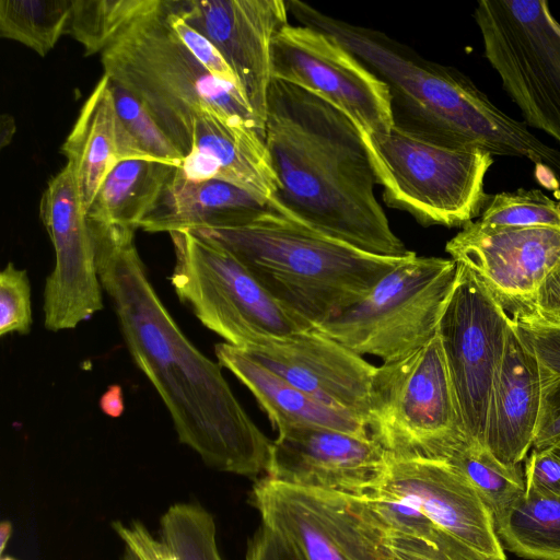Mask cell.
I'll use <instances>...</instances> for the list:
<instances>
[{
  "label": "cell",
  "instance_id": "1",
  "mask_svg": "<svg viewBox=\"0 0 560 560\" xmlns=\"http://www.w3.org/2000/svg\"><path fill=\"white\" fill-rule=\"evenodd\" d=\"M89 224L98 278L126 348L168 410L179 442L219 470L266 472L271 441L232 392L220 363L187 338L160 299L136 247L135 229Z\"/></svg>",
  "mask_w": 560,
  "mask_h": 560
},
{
  "label": "cell",
  "instance_id": "2",
  "mask_svg": "<svg viewBox=\"0 0 560 560\" xmlns=\"http://www.w3.org/2000/svg\"><path fill=\"white\" fill-rule=\"evenodd\" d=\"M265 143L279 190L271 207L363 252L406 257L375 196V175L357 127L337 108L272 79Z\"/></svg>",
  "mask_w": 560,
  "mask_h": 560
},
{
  "label": "cell",
  "instance_id": "3",
  "mask_svg": "<svg viewBox=\"0 0 560 560\" xmlns=\"http://www.w3.org/2000/svg\"><path fill=\"white\" fill-rule=\"evenodd\" d=\"M301 25L330 34L389 88L395 124L435 141L528 160L560 182V150L497 107L458 70L421 58L385 34L288 0Z\"/></svg>",
  "mask_w": 560,
  "mask_h": 560
},
{
  "label": "cell",
  "instance_id": "4",
  "mask_svg": "<svg viewBox=\"0 0 560 560\" xmlns=\"http://www.w3.org/2000/svg\"><path fill=\"white\" fill-rule=\"evenodd\" d=\"M192 233L230 250L306 329L364 298L406 257L377 256L269 210L235 228Z\"/></svg>",
  "mask_w": 560,
  "mask_h": 560
},
{
  "label": "cell",
  "instance_id": "5",
  "mask_svg": "<svg viewBox=\"0 0 560 560\" xmlns=\"http://www.w3.org/2000/svg\"><path fill=\"white\" fill-rule=\"evenodd\" d=\"M101 61L104 74L143 104L185 156L196 120L206 112L253 127L265 139L237 86L214 79L173 32L165 0L120 32Z\"/></svg>",
  "mask_w": 560,
  "mask_h": 560
},
{
  "label": "cell",
  "instance_id": "6",
  "mask_svg": "<svg viewBox=\"0 0 560 560\" xmlns=\"http://www.w3.org/2000/svg\"><path fill=\"white\" fill-rule=\"evenodd\" d=\"M360 135L387 206L423 225L463 228L481 215L490 196L489 152L445 144L396 124L388 132Z\"/></svg>",
  "mask_w": 560,
  "mask_h": 560
},
{
  "label": "cell",
  "instance_id": "7",
  "mask_svg": "<svg viewBox=\"0 0 560 560\" xmlns=\"http://www.w3.org/2000/svg\"><path fill=\"white\" fill-rule=\"evenodd\" d=\"M457 279L452 258H406L360 301L314 329L383 362L407 357L438 334Z\"/></svg>",
  "mask_w": 560,
  "mask_h": 560
},
{
  "label": "cell",
  "instance_id": "8",
  "mask_svg": "<svg viewBox=\"0 0 560 560\" xmlns=\"http://www.w3.org/2000/svg\"><path fill=\"white\" fill-rule=\"evenodd\" d=\"M365 427L394 459L442 460L466 432L439 334L407 357L376 366Z\"/></svg>",
  "mask_w": 560,
  "mask_h": 560
},
{
  "label": "cell",
  "instance_id": "9",
  "mask_svg": "<svg viewBox=\"0 0 560 560\" xmlns=\"http://www.w3.org/2000/svg\"><path fill=\"white\" fill-rule=\"evenodd\" d=\"M175 264L171 284L209 330L242 350L306 328L219 243L189 231L170 233Z\"/></svg>",
  "mask_w": 560,
  "mask_h": 560
},
{
  "label": "cell",
  "instance_id": "10",
  "mask_svg": "<svg viewBox=\"0 0 560 560\" xmlns=\"http://www.w3.org/2000/svg\"><path fill=\"white\" fill-rule=\"evenodd\" d=\"M485 55L526 126L560 142V24L547 1L480 0Z\"/></svg>",
  "mask_w": 560,
  "mask_h": 560
},
{
  "label": "cell",
  "instance_id": "11",
  "mask_svg": "<svg viewBox=\"0 0 560 560\" xmlns=\"http://www.w3.org/2000/svg\"><path fill=\"white\" fill-rule=\"evenodd\" d=\"M252 502L291 560L381 558L386 532L363 498L265 477L254 485Z\"/></svg>",
  "mask_w": 560,
  "mask_h": 560
},
{
  "label": "cell",
  "instance_id": "12",
  "mask_svg": "<svg viewBox=\"0 0 560 560\" xmlns=\"http://www.w3.org/2000/svg\"><path fill=\"white\" fill-rule=\"evenodd\" d=\"M271 78L299 86L342 113L360 132L395 125L388 85L328 33L283 26L271 48Z\"/></svg>",
  "mask_w": 560,
  "mask_h": 560
},
{
  "label": "cell",
  "instance_id": "13",
  "mask_svg": "<svg viewBox=\"0 0 560 560\" xmlns=\"http://www.w3.org/2000/svg\"><path fill=\"white\" fill-rule=\"evenodd\" d=\"M509 326V315L481 280L457 264L456 283L438 334L465 431L482 445L490 393Z\"/></svg>",
  "mask_w": 560,
  "mask_h": 560
},
{
  "label": "cell",
  "instance_id": "14",
  "mask_svg": "<svg viewBox=\"0 0 560 560\" xmlns=\"http://www.w3.org/2000/svg\"><path fill=\"white\" fill-rule=\"evenodd\" d=\"M39 215L56 258L44 288V325L51 331L72 329L103 308V288L86 210L70 163L47 183Z\"/></svg>",
  "mask_w": 560,
  "mask_h": 560
},
{
  "label": "cell",
  "instance_id": "15",
  "mask_svg": "<svg viewBox=\"0 0 560 560\" xmlns=\"http://www.w3.org/2000/svg\"><path fill=\"white\" fill-rule=\"evenodd\" d=\"M171 1L172 9L207 37L233 71L265 132L275 36L288 24L283 0Z\"/></svg>",
  "mask_w": 560,
  "mask_h": 560
},
{
  "label": "cell",
  "instance_id": "16",
  "mask_svg": "<svg viewBox=\"0 0 560 560\" xmlns=\"http://www.w3.org/2000/svg\"><path fill=\"white\" fill-rule=\"evenodd\" d=\"M390 457L370 435L291 427L271 442L266 477L285 485L366 498L383 480Z\"/></svg>",
  "mask_w": 560,
  "mask_h": 560
},
{
  "label": "cell",
  "instance_id": "17",
  "mask_svg": "<svg viewBox=\"0 0 560 560\" xmlns=\"http://www.w3.org/2000/svg\"><path fill=\"white\" fill-rule=\"evenodd\" d=\"M445 250L469 268L508 315L524 311L548 272L560 262V228L463 226Z\"/></svg>",
  "mask_w": 560,
  "mask_h": 560
},
{
  "label": "cell",
  "instance_id": "18",
  "mask_svg": "<svg viewBox=\"0 0 560 560\" xmlns=\"http://www.w3.org/2000/svg\"><path fill=\"white\" fill-rule=\"evenodd\" d=\"M369 497L408 502L487 560H506L492 512L469 480L447 462L390 458L383 480Z\"/></svg>",
  "mask_w": 560,
  "mask_h": 560
},
{
  "label": "cell",
  "instance_id": "19",
  "mask_svg": "<svg viewBox=\"0 0 560 560\" xmlns=\"http://www.w3.org/2000/svg\"><path fill=\"white\" fill-rule=\"evenodd\" d=\"M243 351L320 402L366 423L376 366L332 338L311 328Z\"/></svg>",
  "mask_w": 560,
  "mask_h": 560
},
{
  "label": "cell",
  "instance_id": "20",
  "mask_svg": "<svg viewBox=\"0 0 560 560\" xmlns=\"http://www.w3.org/2000/svg\"><path fill=\"white\" fill-rule=\"evenodd\" d=\"M540 408L537 361L510 319L505 350L490 393L483 445L502 464L522 465L533 448Z\"/></svg>",
  "mask_w": 560,
  "mask_h": 560
},
{
  "label": "cell",
  "instance_id": "21",
  "mask_svg": "<svg viewBox=\"0 0 560 560\" xmlns=\"http://www.w3.org/2000/svg\"><path fill=\"white\" fill-rule=\"evenodd\" d=\"M178 168L187 179L222 180L270 206L279 190L259 131L212 112L203 113L196 120L191 150Z\"/></svg>",
  "mask_w": 560,
  "mask_h": 560
},
{
  "label": "cell",
  "instance_id": "22",
  "mask_svg": "<svg viewBox=\"0 0 560 560\" xmlns=\"http://www.w3.org/2000/svg\"><path fill=\"white\" fill-rule=\"evenodd\" d=\"M73 167L88 211L107 175L127 160H153L125 128L116 110L110 79L104 74L83 104L60 148Z\"/></svg>",
  "mask_w": 560,
  "mask_h": 560
},
{
  "label": "cell",
  "instance_id": "23",
  "mask_svg": "<svg viewBox=\"0 0 560 560\" xmlns=\"http://www.w3.org/2000/svg\"><path fill=\"white\" fill-rule=\"evenodd\" d=\"M269 210L275 209L234 185L218 179L190 180L175 167L156 206L139 229L171 233L235 228Z\"/></svg>",
  "mask_w": 560,
  "mask_h": 560
},
{
  "label": "cell",
  "instance_id": "24",
  "mask_svg": "<svg viewBox=\"0 0 560 560\" xmlns=\"http://www.w3.org/2000/svg\"><path fill=\"white\" fill-rule=\"evenodd\" d=\"M215 357L253 394L277 431L291 427H320L369 435L354 415L331 408L226 342L217 343Z\"/></svg>",
  "mask_w": 560,
  "mask_h": 560
},
{
  "label": "cell",
  "instance_id": "25",
  "mask_svg": "<svg viewBox=\"0 0 560 560\" xmlns=\"http://www.w3.org/2000/svg\"><path fill=\"white\" fill-rule=\"evenodd\" d=\"M175 167L152 160L120 162L102 183L86 211L88 219L139 229L156 206Z\"/></svg>",
  "mask_w": 560,
  "mask_h": 560
},
{
  "label": "cell",
  "instance_id": "26",
  "mask_svg": "<svg viewBox=\"0 0 560 560\" xmlns=\"http://www.w3.org/2000/svg\"><path fill=\"white\" fill-rule=\"evenodd\" d=\"M504 550L528 560H560V498L523 494L495 523Z\"/></svg>",
  "mask_w": 560,
  "mask_h": 560
},
{
  "label": "cell",
  "instance_id": "27",
  "mask_svg": "<svg viewBox=\"0 0 560 560\" xmlns=\"http://www.w3.org/2000/svg\"><path fill=\"white\" fill-rule=\"evenodd\" d=\"M457 468L476 488L499 522L525 491L524 467L506 466L466 432L447 448L443 459Z\"/></svg>",
  "mask_w": 560,
  "mask_h": 560
},
{
  "label": "cell",
  "instance_id": "28",
  "mask_svg": "<svg viewBox=\"0 0 560 560\" xmlns=\"http://www.w3.org/2000/svg\"><path fill=\"white\" fill-rule=\"evenodd\" d=\"M72 0H2L0 35L45 57L66 34Z\"/></svg>",
  "mask_w": 560,
  "mask_h": 560
},
{
  "label": "cell",
  "instance_id": "29",
  "mask_svg": "<svg viewBox=\"0 0 560 560\" xmlns=\"http://www.w3.org/2000/svg\"><path fill=\"white\" fill-rule=\"evenodd\" d=\"M160 0H72L66 34L84 48L85 55L102 52L132 21Z\"/></svg>",
  "mask_w": 560,
  "mask_h": 560
},
{
  "label": "cell",
  "instance_id": "30",
  "mask_svg": "<svg viewBox=\"0 0 560 560\" xmlns=\"http://www.w3.org/2000/svg\"><path fill=\"white\" fill-rule=\"evenodd\" d=\"M162 540L178 560H222L213 517L201 506L175 504L161 520Z\"/></svg>",
  "mask_w": 560,
  "mask_h": 560
},
{
  "label": "cell",
  "instance_id": "31",
  "mask_svg": "<svg viewBox=\"0 0 560 560\" xmlns=\"http://www.w3.org/2000/svg\"><path fill=\"white\" fill-rule=\"evenodd\" d=\"M478 221L489 226L560 228V198L524 188L490 195Z\"/></svg>",
  "mask_w": 560,
  "mask_h": 560
},
{
  "label": "cell",
  "instance_id": "32",
  "mask_svg": "<svg viewBox=\"0 0 560 560\" xmlns=\"http://www.w3.org/2000/svg\"><path fill=\"white\" fill-rule=\"evenodd\" d=\"M116 110L125 128L153 160L180 166L185 155L130 92L110 80Z\"/></svg>",
  "mask_w": 560,
  "mask_h": 560
},
{
  "label": "cell",
  "instance_id": "33",
  "mask_svg": "<svg viewBox=\"0 0 560 560\" xmlns=\"http://www.w3.org/2000/svg\"><path fill=\"white\" fill-rule=\"evenodd\" d=\"M31 285L25 269L8 262L0 273V336L31 330Z\"/></svg>",
  "mask_w": 560,
  "mask_h": 560
},
{
  "label": "cell",
  "instance_id": "34",
  "mask_svg": "<svg viewBox=\"0 0 560 560\" xmlns=\"http://www.w3.org/2000/svg\"><path fill=\"white\" fill-rule=\"evenodd\" d=\"M386 534L431 541L439 529L417 506L397 499L363 498Z\"/></svg>",
  "mask_w": 560,
  "mask_h": 560
},
{
  "label": "cell",
  "instance_id": "35",
  "mask_svg": "<svg viewBox=\"0 0 560 560\" xmlns=\"http://www.w3.org/2000/svg\"><path fill=\"white\" fill-rule=\"evenodd\" d=\"M166 1V19L167 22L185 45L191 52L196 60L217 80L234 84L237 86L236 78L215 48V46L201 33L191 27L180 15H178L171 5L170 0ZM238 89V86H237Z\"/></svg>",
  "mask_w": 560,
  "mask_h": 560
},
{
  "label": "cell",
  "instance_id": "36",
  "mask_svg": "<svg viewBox=\"0 0 560 560\" xmlns=\"http://www.w3.org/2000/svg\"><path fill=\"white\" fill-rule=\"evenodd\" d=\"M525 494L560 498V458L550 448H532L524 465Z\"/></svg>",
  "mask_w": 560,
  "mask_h": 560
},
{
  "label": "cell",
  "instance_id": "37",
  "mask_svg": "<svg viewBox=\"0 0 560 560\" xmlns=\"http://www.w3.org/2000/svg\"><path fill=\"white\" fill-rule=\"evenodd\" d=\"M114 529L125 542L126 551L137 560H178L171 547L163 540L155 539L140 523L129 525L114 523Z\"/></svg>",
  "mask_w": 560,
  "mask_h": 560
},
{
  "label": "cell",
  "instance_id": "38",
  "mask_svg": "<svg viewBox=\"0 0 560 560\" xmlns=\"http://www.w3.org/2000/svg\"><path fill=\"white\" fill-rule=\"evenodd\" d=\"M518 314L560 327V262L540 282L528 307L511 315Z\"/></svg>",
  "mask_w": 560,
  "mask_h": 560
},
{
  "label": "cell",
  "instance_id": "39",
  "mask_svg": "<svg viewBox=\"0 0 560 560\" xmlns=\"http://www.w3.org/2000/svg\"><path fill=\"white\" fill-rule=\"evenodd\" d=\"M383 542L398 560H487L480 555L454 558L423 540L405 536L385 534Z\"/></svg>",
  "mask_w": 560,
  "mask_h": 560
},
{
  "label": "cell",
  "instance_id": "40",
  "mask_svg": "<svg viewBox=\"0 0 560 560\" xmlns=\"http://www.w3.org/2000/svg\"><path fill=\"white\" fill-rule=\"evenodd\" d=\"M246 560H291L276 535L264 524L248 542Z\"/></svg>",
  "mask_w": 560,
  "mask_h": 560
},
{
  "label": "cell",
  "instance_id": "41",
  "mask_svg": "<svg viewBox=\"0 0 560 560\" xmlns=\"http://www.w3.org/2000/svg\"><path fill=\"white\" fill-rule=\"evenodd\" d=\"M560 438V406L544 421L539 422L533 448L544 450Z\"/></svg>",
  "mask_w": 560,
  "mask_h": 560
},
{
  "label": "cell",
  "instance_id": "42",
  "mask_svg": "<svg viewBox=\"0 0 560 560\" xmlns=\"http://www.w3.org/2000/svg\"><path fill=\"white\" fill-rule=\"evenodd\" d=\"M104 413L109 417H119L124 411L122 390L118 385L110 386L100 400Z\"/></svg>",
  "mask_w": 560,
  "mask_h": 560
},
{
  "label": "cell",
  "instance_id": "43",
  "mask_svg": "<svg viewBox=\"0 0 560 560\" xmlns=\"http://www.w3.org/2000/svg\"><path fill=\"white\" fill-rule=\"evenodd\" d=\"M16 130L15 121L12 116L3 114L0 118V145H8Z\"/></svg>",
  "mask_w": 560,
  "mask_h": 560
},
{
  "label": "cell",
  "instance_id": "44",
  "mask_svg": "<svg viewBox=\"0 0 560 560\" xmlns=\"http://www.w3.org/2000/svg\"><path fill=\"white\" fill-rule=\"evenodd\" d=\"M11 535V524L9 522H2L0 525V549L4 550V547Z\"/></svg>",
  "mask_w": 560,
  "mask_h": 560
},
{
  "label": "cell",
  "instance_id": "45",
  "mask_svg": "<svg viewBox=\"0 0 560 560\" xmlns=\"http://www.w3.org/2000/svg\"><path fill=\"white\" fill-rule=\"evenodd\" d=\"M380 560H398V559L389 552V550L384 546V542H383V550H382Z\"/></svg>",
  "mask_w": 560,
  "mask_h": 560
},
{
  "label": "cell",
  "instance_id": "46",
  "mask_svg": "<svg viewBox=\"0 0 560 560\" xmlns=\"http://www.w3.org/2000/svg\"><path fill=\"white\" fill-rule=\"evenodd\" d=\"M551 452L560 458V438L549 447Z\"/></svg>",
  "mask_w": 560,
  "mask_h": 560
},
{
  "label": "cell",
  "instance_id": "47",
  "mask_svg": "<svg viewBox=\"0 0 560 560\" xmlns=\"http://www.w3.org/2000/svg\"><path fill=\"white\" fill-rule=\"evenodd\" d=\"M2 560H14V559H12V558H3Z\"/></svg>",
  "mask_w": 560,
  "mask_h": 560
}]
</instances>
